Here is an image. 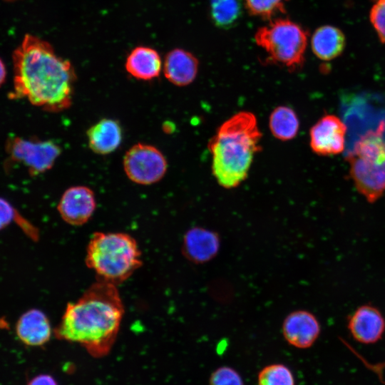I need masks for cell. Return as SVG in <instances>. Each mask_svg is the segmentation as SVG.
<instances>
[{
	"mask_svg": "<svg viewBox=\"0 0 385 385\" xmlns=\"http://www.w3.org/2000/svg\"><path fill=\"white\" fill-rule=\"evenodd\" d=\"M346 125L336 115L322 117L310 130L312 150L321 155H333L344 149Z\"/></svg>",
	"mask_w": 385,
	"mask_h": 385,
	"instance_id": "10",
	"label": "cell"
},
{
	"mask_svg": "<svg viewBox=\"0 0 385 385\" xmlns=\"http://www.w3.org/2000/svg\"><path fill=\"white\" fill-rule=\"evenodd\" d=\"M198 68L199 61L195 55L182 48H175L165 56L163 72L170 83L185 86L195 79Z\"/></svg>",
	"mask_w": 385,
	"mask_h": 385,
	"instance_id": "15",
	"label": "cell"
},
{
	"mask_svg": "<svg viewBox=\"0 0 385 385\" xmlns=\"http://www.w3.org/2000/svg\"><path fill=\"white\" fill-rule=\"evenodd\" d=\"M346 39L344 33L331 25L317 28L311 38V47L314 54L323 61L338 57L344 51Z\"/></svg>",
	"mask_w": 385,
	"mask_h": 385,
	"instance_id": "18",
	"label": "cell"
},
{
	"mask_svg": "<svg viewBox=\"0 0 385 385\" xmlns=\"http://www.w3.org/2000/svg\"><path fill=\"white\" fill-rule=\"evenodd\" d=\"M369 19L382 43H385V0H378L371 7Z\"/></svg>",
	"mask_w": 385,
	"mask_h": 385,
	"instance_id": "24",
	"label": "cell"
},
{
	"mask_svg": "<svg viewBox=\"0 0 385 385\" xmlns=\"http://www.w3.org/2000/svg\"><path fill=\"white\" fill-rule=\"evenodd\" d=\"M15 330L19 340L30 346L45 344L52 334L50 320L38 309H31L22 314L16 323Z\"/></svg>",
	"mask_w": 385,
	"mask_h": 385,
	"instance_id": "14",
	"label": "cell"
},
{
	"mask_svg": "<svg viewBox=\"0 0 385 385\" xmlns=\"http://www.w3.org/2000/svg\"><path fill=\"white\" fill-rule=\"evenodd\" d=\"M125 69L133 77L140 80H151L160 75L162 62L159 53L149 47L135 48L128 56Z\"/></svg>",
	"mask_w": 385,
	"mask_h": 385,
	"instance_id": "17",
	"label": "cell"
},
{
	"mask_svg": "<svg viewBox=\"0 0 385 385\" xmlns=\"http://www.w3.org/2000/svg\"><path fill=\"white\" fill-rule=\"evenodd\" d=\"M261 137L255 115L247 111L235 114L220 125L208 145L212 174L220 186L234 188L246 179L261 148Z\"/></svg>",
	"mask_w": 385,
	"mask_h": 385,
	"instance_id": "3",
	"label": "cell"
},
{
	"mask_svg": "<svg viewBox=\"0 0 385 385\" xmlns=\"http://www.w3.org/2000/svg\"><path fill=\"white\" fill-rule=\"evenodd\" d=\"M220 248V235L211 229L196 226L188 230L182 242V253L195 265L207 263L213 260Z\"/></svg>",
	"mask_w": 385,
	"mask_h": 385,
	"instance_id": "12",
	"label": "cell"
},
{
	"mask_svg": "<svg viewBox=\"0 0 385 385\" xmlns=\"http://www.w3.org/2000/svg\"><path fill=\"white\" fill-rule=\"evenodd\" d=\"M209 385H244V384L241 376L235 369L228 366H222L211 374Z\"/></svg>",
	"mask_w": 385,
	"mask_h": 385,
	"instance_id": "23",
	"label": "cell"
},
{
	"mask_svg": "<svg viewBox=\"0 0 385 385\" xmlns=\"http://www.w3.org/2000/svg\"><path fill=\"white\" fill-rule=\"evenodd\" d=\"M7 1H11V0H7Z\"/></svg>",
	"mask_w": 385,
	"mask_h": 385,
	"instance_id": "28",
	"label": "cell"
},
{
	"mask_svg": "<svg viewBox=\"0 0 385 385\" xmlns=\"http://www.w3.org/2000/svg\"><path fill=\"white\" fill-rule=\"evenodd\" d=\"M254 38L272 63L292 71L303 64L308 34L299 24L289 19L274 18L260 27Z\"/></svg>",
	"mask_w": 385,
	"mask_h": 385,
	"instance_id": "6",
	"label": "cell"
},
{
	"mask_svg": "<svg viewBox=\"0 0 385 385\" xmlns=\"http://www.w3.org/2000/svg\"><path fill=\"white\" fill-rule=\"evenodd\" d=\"M86 264L97 277L115 285L128 279L143 264L135 238L124 232H96L86 249Z\"/></svg>",
	"mask_w": 385,
	"mask_h": 385,
	"instance_id": "4",
	"label": "cell"
},
{
	"mask_svg": "<svg viewBox=\"0 0 385 385\" xmlns=\"http://www.w3.org/2000/svg\"><path fill=\"white\" fill-rule=\"evenodd\" d=\"M6 150L9 160L25 165L31 175L49 170L61 153L60 148L53 142L34 141L19 137L10 138Z\"/></svg>",
	"mask_w": 385,
	"mask_h": 385,
	"instance_id": "8",
	"label": "cell"
},
{
	"mask_svg": "<svg viewBox=\"0 0 385 385\" xmlns=\"http://www.w3.org/2000/svg\"><path fill=\"white\" fill-rule=\"evenodd\" d=\"M242 3L241 0H209V16L212 22L219 29L232 28L242 17Z\"/></svg>",
	"mask_w": 385,
	"mask_h": 385,
	"instance_id": "19",
	"label": "cell"
},
{
	"mask_svg": "<svg viewBox=\"0 0 385 385\" xmlns=\"http://www.w3.org/2000/svg\"><path fill=\"white\" fill-rule=\"evenodd\" d=\"M28 385H58V384L51 375L39 374L34 377Z\"/></svg>",
	"mask_w": 385,
	"mask_h": 385,
	"instance_id": "26",
	"label": "cell"
},
{
	"mask_svg": "<svg viewBox=\"0 0 385 385\" xmlns=\"http://www.w3.org/2000/svg\"><path fill=\"white\" fill-rule=\"evenodd\" d=\"M12 58V98H26L31 104L49 112L70 107L76 73L71 62L57 56L49 43L26 34Z\"/></svg>",
	"mask_w": 385,
	"mask_h": 385,
	"instance_id": "1",
	"label": "cell"
},
{
	"mask_svg": "<svg viewBox=\"0 0 385 385\" xmlns=\"http://www.w3.org/2000/svg\"><path fill=\"white\" fill-rule=\"evenodd\" d=\"M384 128L381 122L376 130L363 135L347 157L354 185L369 202H376L385 190Z\"/></svg>",
	"mask_w": 385,
	"mask_h": 385,
	"instance_id": "5",
	"label": "cell"
},
{
	"mask_svg": "<svg viewBox=\"0 0 385 385\" xmlns=\"http://www.w3.org/2000/svg\"><path fill=\"white\" fill-rule=\"evenodd\" d=\"M89 148L96 153L106 155L113 152L122 140V129L118 121L103 118L87 130Z\"/></svg>",
	"mask_w": 385,
	"mask_h": 385,
	"instance_id": "16",
	"label": "cell"
},
{
	"mask_svg": "<svg viewBox=\"0 0 385 385\" xmlns=\"http://www.w3.org/2000/svg\"><path fill=\"white\" fill-rule=\"evenodd\" d=\"M167 161L155 147L144 143L133 145L123 158V169L128 178L140 185L160 181L167 171Z\"/></svg>",
	"mask_w": 385,
	"mask_h": 385,
	"instance_id": "7",
	"label": "cell"
},
{
	"mask_svg": "<svg viewBox=\"0 0 385 385\" xmlns=\"http://www.w3.org/2000/svg\"><path fill=\"white\" fill-rule=\"evenodd\" d=\"M6 68L4 63L0 58V86L4 82L6 78Z\"/></svg>",
	"mask_w": 385,
	"mask_h": 385,
	"instance_id": "27",
	"label": "cell"
},
{
	"mask_svg": "<svg viewBox=\"0 0 385 385\" xmlns=\"http://www.w3.org/2000/svg\"><path fill=\"white\" fill-rule=\"evenodd\" d=\"M321 325L317 317L306 309H296L284 319L282 333L291 346L298 349L311 347L318 339Z\"/></svg>",
	"mask_w": 385,
	"mask_h": 385,
	"instance_id": "9",
	"label": "cell"
},
{
	"mask_svg": "<svg viewBox=\"0 0 385 385\" xmlns=\"http://www.w3.org/2000/svg\"><path fill=\"white\" fill-rule=\"evenodd\" d=\"M96 207L91 189L83 185L71 187L62 195L58 204L61 218L68 224L79 226L86 223Z\"/></svg>",
	"mask_w": 385,
	"mask_h": 385,
	"instance_id": "11",
	"label": "cell"
},
{
	"mask_svg": "<svg viewBox=\"0 0 385 385\" xmlns=\"http://www.w3.org/2000/svg\"><path fill=\"white\" fill-rule=\"evenodd\" d=\"M269 126L275 138L281 140H289L297 135L299 122L296 113L292 108L279 106L271 113Z\"/></svg>",
	"mask_w": 385,
	"mask_h": 385,
	"instance_id": "20",
	"label": "cell"
},
{
	"mask_svg": "<svg viewBox=\"0 0 385 385\" xmlns=\"http://www.w3.org/2000/svg\"><path fill=\"white\" fill-rule=\"evenodd\" d=\"M117 286L101 280L92 284L76 302L68 303L54 334L81 344L94 357L113 346L124 315Z\"/></svg>",
	"mask_w": 385,
	"mask_h": 385,
	"instance_id": "2",
	"label": "cell"
},
{
	"mask_svg": "<svg viewBox=\"0 0 385 385\" xmlns=\"http://www.w3.org/2000/svg\"><path fill=\"white\" fill-rule=\"evenodd\" d=\"M292 371L282 364H272L265 366L258 374V385H294Z\"/></svg>",
	"mask_w": 385,
	"mask_h": 385,
	"instance_id": "22",
	"label": "cell"
},
{
	"mask_svg": "<svg viewBox=\"0 0 385 385\" xmlns=\"http://www.w3.org/2000/svg\"><path fill=\"white\" fill-rule=\"evenodd\" d=\"M288 0H243V4L252 16L270 21L279 14L286 12Z\"/></svg>",
	"mask_w": 385,
	"mask_h": 385,
	"instance_id": "21",
	"label": "cell"
},
{
	"mask_svg": "<svg viewBox=\"0 0 385 385\" xmlns=\"http://www.w3.org/2000/svg\"><path fill=\"white\" fill-rule=\"evenodd\" d=\"M347 327L358 342L374 344L382 337L385 332V318L377 307L363 304L350 315Z\"/></svg>",
	"mask_w": 385,
	"mask_h": 385,
	"instance_id": "13",
	"label": "cell"
},
{
	"mask_svg": "<svg viewBox=\"0 0 385 385\" xmlns=\"http://www.w3.org/2000/svg\"><path fill=\"white\" fill-rule=\"evenodd\" d=\"M17 217V212L6 200L0 197V230Z\"/></svg>",
	"mask_w": 385,
	"mask_h": 385,
	"instance_id": "25",
	"label": "cell"
}]
</instances>
